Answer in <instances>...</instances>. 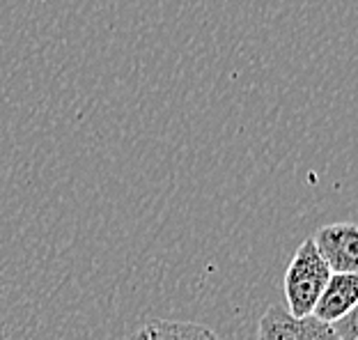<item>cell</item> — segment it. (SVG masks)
<instances>
[{"instance_id":"obj_3","label":"cell","mask_w":358,"mask_h":340,"mask_svg":"<svg viewBox=\"0 0 358 340\" xmlns=\"http://www.w3.org/2000/svg\"><path fill=\"white\" fill-rule=\"evenodd\" d=\"M313 244L331 274H356L358 269V228L352 221L324 225L315 232Z\"/></svg>"},{"instance_id":"obj_5","label":"cell","mask_w":358,"mask_h":340,"mask_svg":"<svg viewBox=\"0 0 358 340\" xmlns=\"http://www.w3.org/2000/svg\"><path fill=\"white\" fill-rule=\"evenodd\" d=\"M129 340H223L216 331L189 320H152Z\"/></svg>"},{"instance_id":"obj_2","label":"cell","mask_w":358,"mask_h":340,"mask_svg":"<svg viewBox=\"0 0 358 340\" xmlns=\"http://www.w3.org/2000/svg\"><path fill=\"white\" fill-rule=\"evenodd\" d=\"M257 340H340L331 325L313 315L294 318L285 306H268L257 325Z\"/></svg>"},{"instance_id":"obj_6","label":"cell","mask_w":358,"mask_h":340,"mask_svg":"<svg viewBox=\"0 0 358 340\" xmlns=\"http://www.w3.org/2000/svg\"><path fill=\"white\" fill-rule=\"evenodd\" d=\"M333 331L338 334L340 340H358V313H347L343 320L333 322Z\"/></svg>"},{"instance_id":"obj_1","label":"cell","mask_w":358,"mask_h":340,"mask_svg":"<svg viewBox=\"0 0 358 340\" xmlns=\"http://www.w3.org/2000/svg\"><path fill=\"white\" fill-rule=\"evenodd\" d=\"M331 278L329 267L317 253L313 239H303L296 248L294 257L285 271V302H287V313L294 318H306L313 315V309L320 299L322 290L327 288Z\"/></svg>"},{"instance_id":"obj_4","label":"cell","mask_w":358,"mask_h":340,"mask_svg":"<svg viewBox=\"0 0 358 340\" xmlns=\"http://www.w3.org/2000/svg\"><path fill=\"white\" fill-rule=\"evenodd\" d=\"M358 304V276L356 274H331L327 288L322 290L320 299H317L313 318L320 322H333L343 320L347 313L356 311Z\"/></svg>"}]
</instances>
